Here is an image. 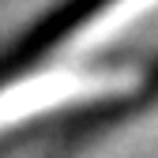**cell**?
Instances as JSON below:
<instances>
[{
  "label": "cell",
  "instance_id": "2",
  "mask_svg": "<svg viewBox=\"0 0 158 158\" xmlns=\"http://www.w3.org/2000/svg\"><path fill=\"white\" fill-rule=\"evenodd\" d=\"M154 11H158V0H109L94 19H87V23L68 38L64 49L75 53V56L98 53V49L113 45L124 30H132L135 23H143V19L154 15Z\"/></svg>",
  "mask_w": 158,
  "mask_h": 158
},
{
  "label": "cell",
  "instance_id": "1",
  "mask_svg": "<svg viewBox=\"0 0 158 158\" xmlns=\"http://www.w3.org/2000/svg\"><path fill=\"white\" fill-rule=\"evenodd\" d=\"M135 87H139V75L128 68H45L0 90V128L53 109L121 98Z\"/></svg>",
  "mask_w": 158,
  "mask_h": 158
}]
</instances>
